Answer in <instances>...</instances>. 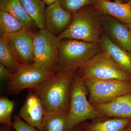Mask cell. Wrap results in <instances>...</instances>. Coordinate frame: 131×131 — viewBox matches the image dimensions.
<instances>
[{"label": "cell", "mask_w": 131, "mask_h": 131, "mask_svg": "<svg viewBox=\"0 0 131 131\" xmlns=\"http://www.w3.org/2000/svg\"><path fill=\"white\" fill-rule=\"evenodd\" d=\"M122 131H131V121L127 125Z\"/></svg>", "instance_id": "83f0119b"}, {"label": "cell", "mask_w": 131, "mask_h": 131, "mask_svg": "<svg viewBox=\"0 0 131 131\" xmlns=\"http://www.w3.org/2000/svg\"><path fill=\"white\" fill-rule=\"evenodd\" d=\"M56 73L45 69L35 62L21 64L18 70L13 73L8 81V89L17 94L26 89H32Z\"/></svg>", "instance_id": "ba28073f"}, {"label": "cell", "mask_w": 131, "mask_h": 131, "mask_svg": "<svg viewBox=\"0 0 131 131\" xmlns=\"http://www.w3.org/2000/svg\"><path fill=\"white\" fill-rule=\"evenodd\" d=\"M84 81L118 80L131 81V76L119 68L107 53L102 50L77 70Z\"/></svg>", "instance_id": "5b68a950"}, {"label": "cell", "mask_w": 131, "mask_h": 131, "mask_svg": "<svg viewBox=\"0 0 131 131\" xmlns=\"http://www.w3.org/2000/svg\"><path fill=\"white\" fill-rule=\"evenodd\" d=\"M14 103L6 97L0 99V123L5 126L13 127L12 117Z\"/></svg>", "instance_id": "7402d4cb"}, {"label": "cell", "mask_w": 131, "mask_h": 131, "mask_svg": "<svg viewBox=\"0 0 131 131\" xmlns=\"http://www.w3.org/2000/svg\"><path fill=\"white\" fill-rule=\"evenodd\" d=\"M13 119V127L16 131H40L21 120L17 115L14 116Z\"/></svg>", "instance_id": "cb8c5ba5"}, {"label": "cell", "mask_w": 131, "mask_h": 131, "mask_svg": "<svg viewBox=\"0 0 131 131\" xmlns=\"http://www.w3.org/2000/svg\"><path fill=\"white\" fill-rule=\"evenodd\" d=\"M34 30L25 29L5 38L21 64L34 62Z\"/></svg>", "instance_id": "9c48e42d"}, {"label": "cell", "mask_w": 131, "mask_h": 131, "mask_svg": "<svg viewBox=\"0 0 131 131\" xmlns=\"http://www.w3.org/2000/svg\"><path fill=\"white\" fill-rule=\"evenodd\" d=\"M0 62L13 73L18 70L21 64L6 39L2 37H0Z\"/></svg>", "instance_id": "44dd1931"}, {"label": "cell", "mask_w": 131, "mask_h": 131, "mask_svg": "<svg viewBox=\"0 0 131 131\" xmlns=\"http://www.w3.org/2000/svg\"><path fill=\"white\" fill-rule=\"evenodd\" d=\"M88 93L86 83L77 71L70 90L69 131L88 120L104 117L90 102Z\"/></svg>", "instance_id": "3957f363"}, {"label": "cell", "mask_w": 131, "mask_h": 131, "mask_svg": "<svg viewBox=\"0 0 131 131\" xmlns=\"http://www.w3.org/2000/svg\"><path fill=\"white\" fill-rule=\"evenodd\" d=\"M104 33L115 45L131 53V32L126 25L112 16L101 14Z\"/></svg>", "instance_id": "30bf717a"}, {"label": "cell", "mask_w": 131, "mask_h": 131, "mask_svg": "<svg viewBox=\"0 0 131 131\" xmlns=\"http://www.w3.org/2000/svg\"><path fill=\"white\" fill-rule=\"evenodd\" d=\"M46 112L40 99L34 92H31L20 110L19 116L27 123L40 131Z\"/></svg>", "instance_id": "7c38bea8"}, {"label": "cell", "mask_w": 131, "mask_h": 131, "mask_svg": "<svg viewBox=\"0 0 131 131\" xmlns=\"http://www.w3.org/2000/svg\"><path fill=\"white\" fill-rule=\"evenodd\" d=\"M59 60L58 71L77 70L102 51L98 43L63 39L58 42Z\"/></svg>", "instance_id": "277c9868"}, {"label": "cell", "mask_w": 131, "mask_h": 131, "mask_svg": "<svg viewBox=\"0 0 131 131\" xmlns=\"http://www.w3.org/2000/svg\"><path fill=\"white\" fill-rule=\"evenodd\" d=\"M62 7L73 14L84 6L92 5V0H56Z\"/></svg>", "instance_id": "603a6c76"}, {"label": "cell", "mask_w": 131, "mask_h": 131, "mask_svg": "<svg viewBox=\"0 0 131 131\" xmlns=\"http://www.w3.org/2000/svg\"><path fill=\"white\" fill-rule=\"evenodd\" d=\"M0 10L12 15L21 23L26 29L33 30L37 27L26 12L20 0H0Z\"/></svg>", "instance_id": "e0dca14e"}, {"label": "cell", "mask_w": 131, "mask_h": 131, "mask_svg": "<svg viewBox=\"0 0 131 131\" xmlns=\"http://www.w3.org/2000/svg\"><path fill=\"white\" fill-rule=\"evenodd\" d=\"M72 18V14L62 7L56 1L46 8V28L58 37L69 26Z\"/></svg>", "instance_id": "8fae6325"}, {"label": "cell", "mask_w": 131, "mask_h": 131, "mask_svg": "<svg viewBox=\"0 0 131 131\" xmlns=\"http://www.w3.org/2000/svg\"><path fill=\"white\" fill-rule=\"evenodd\" d=\"M127 26L128 28H129V30L131 32V24H127V25H126Z\"/></svg>", "instance_id": "f546056e"}, {"label": "cell", "mask_w": 131, "mask_h": 131, "mask_svg": "<svg viewBox=\"0 0 131 131\" xmlns=\"http://www.w3.org/2000/svg\"><path fill=\"white\" fill-rule=\"evenodd\" d=\"M14 129L13 127H8L4 126V127L1 128L0 131H16Z\"/></svg>", "instance_id": "484cf974"}, {"label": "cell", "mask_w": 131, "mask_h": 131, "mask_svg": "<svg viewBox=\"0 0 131 131\" xmlns=\"http://www.w3.org/2000/svg\"><path fill=\"white\" fill-rule=\"evenodd\" d=\"M28 15L39 29L46 28L45 3L43 0H20Z\"/></svg>", "instance_id": "d6986e66"}, {"label": "cell", "mask_w": 131, "mask_h": 131, "mask_svg": "<svg viewBox=\"0 0 131 131\" xmlns=\"http://www.w3.org/2000/svg\"></svg>", "instance_id": "1f68e13d"}, {"label": "cell", "mask_w": 131, "mask_h": 131, "mask_svg": "<svg viewBox=\"0 0 131 131\" xmlns=\"http://www.w3.org/2000/svg\"><path fill=\"white\" fill-rule=\"evenodd\" d=\"M102 50L107 53L119 68L125 72L131 74V53L115 45L103 33L98 42Z\"/></svg>", "instance_id": "9a60e30c"}, {"label": "cell", "mask_w": 131, "mask_h": 131, "mask_svg": "<svg viewBox=\"0 0 131 131\" xmlns=\"http://www.w3.org/2000/svg\"><path fill=\"white\" fill-rule=\"evenodd\" d=\"M127 3H129L131 6V0H129V1H128V2Z\"/></svg>", "instance_id": "4dcf8cb0"}, {"label": "cell", "mask_w": 131, "mask_h": 131, "mask_svg": "<svg viewBox=\"0 0 131 131\" xmlns=\"http://www.w3.org/2000/svg\"><path fill=\"white\" fill-rule=\"evenodd\" d=\"M12 73L7 68L0 64V77L2 80L9 81L12 77Z\"/></svg>", "instance_id": "d4e9b609"}, {"label": "cell", "mask_w": 131, "mask_h": 131, "mask_svg": "<svg viewBox=\"0 0 131 131\" xmlns=\"http://www.w3.org/2000/svg\"><path fill=\"white\" fill-rule=\"evenodd\" d=\"M94 106L103 117L131 119V93Z\"/></svg>", "instance_id": "4fadbf2b"}, {"label": "cell", "mask_w": 131, "mask_h": 131, "mask_svg": "<svg viewBox=\"0 0 131 131\" xmlns=\"http://www.w3.org/2000/svg\"><path fill=\"white\" fill-rule=\"evenodd\" d=\"M68 113L46 112L40 131H69Z\"/></svg>", "instance_id": "ac0fdd59"}, {"label": "cell", "mask_w": 131, "mask_h": 131, "mask_svg": "<svg viewBox=\"0 0 131 131\" xmlns=\"http://www.w3.org/2000/svg\"><path fill=\"white\" fill-rule=\"evenodd\" d=\"M131 121L129 119L101 117L81 124L84 131H122Z\"/></svg>", "instance_id": "2e32d148"}, {"label": "cell", "mask_w": 131, "mask_h": 131, "mask_svg": "<svg viewBox=\"0 0 131 131\" xmlns=\"http://www.w3.org/2000/svg\"><path fill=\"white\" fill-rule=\"evenodd\" d=\"M92 6L101 14L112 16L125 25L131 24V6L120 0H92Z\"/></svg>", "instance_id": "5bb4252c"}, {"label": "cell", "mask_w": 131, "mask_h": 131, "mask_svg": "<svg viewBox=\"0 0 131 131\" xmlns=\"http://www.w3.org/2000/svg\"><path fill=\"white\" fill-rule=\"evenodd\" d=\"M104 33L101 14L92 5H87L72 14L69 25L57 37L59 40L69 39L98 43Z\"/></svg>", "instance_id": "7a4b0ae2"}, {"label": "cell", "mask_w": 131, "mask_h": 131, "mask_svg": "<svg viewBox=\"0 0 131 131\" xmlns=\"http://www.w3.org/2000/svg\"><path fill=\"white\" fill-rule=\"evenodd\" d=\"M46 5H49L53 3L56 1V0H43Z\"/></svg>", "instance_id": "f1b7e54d"}, {"label": "cell", "mask_w": 131, "mask_h": 131, "mask_svg": "<svg viewBox=\"0 0 131 131\" xmlns=\"http://www.w3.org/2000/svg\"><path fill=\"white\" fill-rule=\"evenodd\" d=\"M77 71H58L32 89L46 112L68 113L71 85Z\"/></svg>", "instance_id": "6da1fadb"}, {"label": "cell", "mask_w": 131, "mask_h": 131, "mask_svg": "<svg viewBox=\"0 0 131 131\" xmlns=\"http://www.w3.org/2000/svg\"><path fill=\"white\" fill-rule=\"evenodd\" d=\"M20 21L7 12L0 10V35L7 37L25 30Z\"/></svg>", "instance_id": "ffe728a7"}, {"label": "cell", "mask_w": 131, "mask_h": 131, "mask_svg": "<svg viewBox=\"0 0 131 131\" xmlns=\"http://www.w3.org/2000/svg\"><path fill=\"white\" fill-rule=\"evenodd\" d=\"M59 40L57 36L46 28L35 32L34 62L48 71L56 73L59 60Z\"/></svg>", "instance_id": "8992f818"}, {"label": "cell", "mask_w": 131, "mask_h": 131, "mask_svg": "<svg viewBox=\"0 0 131 131\" xmlns=\"http://www.w3.org/2000/svg\"><path fill=\"white\" fill-rule=\"evenodd\" d=\"M70 131H84V130L82 128L81 125L75 127L74 129L71 130Z\"/></svg>", "instance_id": "4316f807"}, {"label": "cell", "mask_w": 131, "mask_h": 131, "mask_svg": "<svg viewBox=\"0 0 131 131\" xmlns=\"http://www.w3.org/2000/svg\"><path fill=\"white\" fill-rule=\"evenodd\" d=\"M84 81L88 89L89 100L93 106L131 93V81L118 80Z\"/></svg>", "instance_id": "52a82bcc"}]
</instances>
